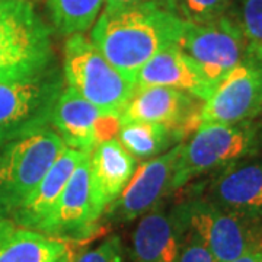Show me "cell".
Wrapping results in <instances>:
<instances>
[{"instance_id":"obj_1","label":"cell","mask_w":262,"mask_h":262,"mask_svg":"<svg viewBox=\"0 0 262 262\" xmlns=\"http://www.w3.org/2000/svg\"><path fill=\"white\" fill-rule=\"evenodd\" d=\"M185 20L170 0L103 8L91 31V41L103 57L134 83L137 72L160 50L178 42ZM136 86V84H134Z\"/></svg>"},{"instance_id":"obj_2","label":"cell","mask_w":262,"mask_h":262,"mask_svg":"<svg viewBox=\"0 0 262 262\" xmlns=\"http://www.w3.org/2000/svg\"><path fill=\"white\" fill-rule=\"evenodd\" d=\"M54 66L53 31L31 0H0V82H20Z\"/></svg>"},{"instance_id":"obj_3","label":"cell","mask_w":262,"mask_h":262,"mask_svg":"<svg viewBox=\"0 0 262 262\" xmlns=\"http://www.w3.org/2000/svg\"><path fill=\"white\" fill-rule=\"evenodd\" d=\"M170 210L182 232L195 236L217 262L262 249L261 223L229 213L192 189Z\"/></svg>"},{"instance_id":"obj_4","label":"cell","mask_w":262,"mask_h":262,"mask_svg":"<svg viewBox=\"0 0 262 262\" xmlns=\"http://www.w3.org/2000/svg\"><path fill=\"white\" fill-rule=\"evenodd\" d=\"M256 153V121L198 125L179 146L172 189L175 192L200 177Z\"/></svg>"},{"instance_id":"obj_5","label":"cell","mask_w":262,"mask_h":262,"mask_svg":"<svg viewBox=\"0 0 262 262\" xmlns=\"http://www.w3.org/2000/svg\"><path fill=\"white\" fill-rule=\"evenodd\" d=\"M64 149L50 127L0 146V219H12Z\"/></svg>"},{"instance_id":"obj_6","label":"cell","mask_w":262,"mask_h":262,"mask_svg":"<svg viewBox=\"0 0 262 262\" xmlns=\"http://www.w3.org/2000/svg\"><path fill=\"white\" fill-rule=\"evenodd\" d=\"M67 88L99 110L103 117H118L136 86L114 67L83 34L69 35L63 64Z\"/></svg>"},{"instance_id":"obj_7","label":"cell","mask_w":262,"mask_h":262,"mask_svg":"<svg viewBox=\"0 0 262 262\" xmlns=\"http://www.w3.org/2000/svg\"><path fill=\"white\" fill-rule=\"evenodd\" d=\"M63 86L56 66L29 80L0 82V146L50 127Z\"/></svg>"},{"instance_id":"obj_8","label":"cell","mask_w":262,"mask_h":262,"mask_svg":"<svg viewBox=\"0 0 262 262\" xmlns=\"http://www.w3.org/2000/svg\"><path fill=\"white\" fill-rule=\"evenodd\" d=\"M178 46L217 84L249 56V44L230 13L207 24H184Z\"/></svg>"},{"instance_id":"obj_9","label":"cell","mask_w":262,"mask_h":262,"mask_svg":"<svg viewBox=\"0 0 262 262\" xmlns=\"http://www.w3.org/2000/svg\"><path fill=\"white\" fill-rule=\"evenodd\" d=\"M262 115V61L249 53L215 84L203 102L198 125L241 124L256 121Z\"/></svg>"},{"instance_id":"obj_10","label":"cell","mask_w":262,"mask_h":262,"mask_svg":"<svg viewBox=\"0 0 262 262\" xmlns=\"http://www.w3.org/2000/svg\"><path fill=\"white\" fill-rule=\"evenodd\" d=\"M215 206L255 223L262 222V155H251L189 188Z\"/></svg>"},{"instance_id":"obj_11","label":"cell","mask_w":262,"mask_h":262,"mask_svg":"<svg viewBox=\"0 0 262 262\" xmlns=\"http://www.w3.org/2000/svg\"><path fill=\"white\" fill-rule=\"evenodd\" d=\"M181 143L163 155L144 160L124 188L120 196L105 210L102 217L111 223H128L163 204L173 192L172 179Z\"/></svg>"},{"instance_id":"obj_12","label":"cell","mask_w":262,"mask_h":262,"mask_svg":"<svg viewBox=\"0 0 262 262\" xmlns=\"http://www.w3.org/2000/svg\"><path fill=\"white\" fill-rule=\"evenodd\" d=\"M203 101L165 86L136 88L120 114V124L149 122L182 131L188 137L198 127Z\"/></svg>"},{"instance_id":"obj_13","label":"cell","mask_w":262,"mask_h":262,"mask_svg":"<svg viewBox=\"0 0 262 262\" xmlns=\"http://www.w3.org/2000/svg\"><path fill=\"white\" fill-rule=\"evenodd\" d=\"M96 226L98 219L94 214L91 198L89 155H86L35 232L69 242L91 236Z\"/></svg>"},{"instance_id":"obj_14","label":"cell","mask_w":262,"mask_h":262,"mask_svg":"<svg viewBox=\"0 0 262 262\" xmlns=\"http://www.w3.org/2000/svg\"><path fill=\"white\" fill-rule=\"evenodd\" d=\"M118 117H103L99 110L66 86L57 101L51 128L66 147L91 153L99 141L114 139L120 130Z\"/></svg>"},{"instance_id":"obj_15","label":"cell","mask_w":262,"mask_h":262,"mask_svg":"<svg viewBox=\"0 0 262 262\" xmlns=\"http://www.w3.org/2000/svg\"><path fill=\"white\" fill-rule=\"evenodd\" d=\"M137 165V159L117 139L99 141L89 153L91 198L98 222L127 187Z\"/></svg>"},{"instance_id":"obj_16","label":"cell","mask_w":262,"mask_h":262,"mask_svg":"<svg viewBox=\"0 0 262 262\" xmlns=\"http://www.w3.org/2000/svg\"><path fill=\"white\" fill-rule=\"evenodd\" d=\"M136 88L165 86L192 95L200 101H207L215 84L210 82L201 69L173 44L160 50L137 72Z\"/></svg>"},{"instance_id":"obj_17","label":"cell","mask_w":262,"mask_h":262,"mask_svg":"<svg viewBox=\"0 0 262 262\" xmlns=\"http://www.w3.org/2000/svg\"><path fill=\"white\" fill-rule=\"evenodd\" d=\"M184 232L162 204L141 215L131 236L133 262H179Z\"/></svg>"},{"instance_id":"obj_18","label":"cell","mask_w":262,"mask_h":262,"mask_svg":"<svg viewBox=\"0 0 262 262\" xmlns=\"http://www.w3.org/2000/svg\"><path fill=\"white\" fill-rule=\"evenodd\" d=\"M86 155L89 153L66 147L64 151L54 162V165L48 169L44 178L39 181L28 200L19 207L18 211L12 215L10 220L25 229L37 230L39 223L54 207L75 169Z\"/></svg>"},{"instance_id":"obj_19","label":"cell","mask_w":262,"mask_h":262,"mask_svg":"<svg viewBox=\"0 0 262 262\" xmlns=\"http://www.w3.org/2000/svg\"><path fill=\"white\" fill-rule=\"evenodd\" d=\"M70 249L66 241L0 219V262H51Z\"/></svg>"},{"instance_id":"obj_20","label":"cell","mask_w":262,"mask_h":262,"mask_svg":"<svg viewBox=\"0 0 262 262\" xmlns=\"http://www.w3.org/2000/svg\"><path fill=\"white\" fill-rule=\"evenodd\" d=\"M115 139L131 156L147 160L175 147L185 140L187 136L182 131L160 124L128 122L120 125Z\"/></svg>"},{"instance_id":"obj_21","label":"cell","mask_w":262,"mask_h":262,"mask_svg":"<svg viewBox=\"0 0 262 262\" xmlns=\"http://www.w3.org/2000/svg\"><path fill=\"white\" fill-rule=\"evenodd\" d=\"M103 5L105 0H46L53 25L67 37L92 28Z\"/></svg>"},{"instance_id":"obj_22","label":"cell","mask_w":262,"mask_h":262,"mask_svg":"<svg viewBox=\"0 0 262 262\" xmlns=\"http://www.w3.org/2000/svg\"><path fill=\"white\" fill-rule=\"evenodd\" d=\"M229 13L242 29L249 51L262 61V0H237Z\"/></svg>"},{"instance_id":"obj_23","label":"cell","mask_w":262,"mask_h":262,"mask_svg":"<svg viewBox=\"0 0 262 262\" xmlns=\"http://www.w3.org/2000/svg\"><path fill=\"white\" fill-rule=\"evenodd\" d=\"M173 10L191 24H207L229 13L233 0H170Z\"/></svg>"},{"instance_id":"obj_24","label":"cell","mask_w":262,"mask_h":262,"mask_svg":"<svg viewBox=\"0 0 262 262\" xmlns=\"http://www.w3.org/2000/svg\"><path fill=\"white\" fill-rule=\"evenodd\" d=\"M72 262H125V248L118 234H111L95 248L75 256Z\"/></svg>"},{"instance_id":"obj_25","label":"cell","mask_w":262,"mask_h":262,"mask_svg":"<svg viewBox=\"0 0 262 262\" xmlns=\"http://www.w3.org/2000/svg\"><path fill=\"white\" fill-rule=\"evenodd\" d=\"M179 262H217L211 252L201 244L195 236L184 232Z\"/></svg>"},{"instance_id":"obj_26","label":"cell","mask_w":262,"mask_h":262,"mask_svg":"<svg viewBox=\"0 0 262 262\" xmlns=\"http://www.w3.org/2000/svg\"><path fill=\"white\" fill-rule=\"evenodd\" d=\"M149 2H166V0H105L103 8H106V9H115V8L131 6V5H140V3H149Z\"/></svg>"},{"instance_id":"obj_27","label":"cell","mask_w":262,"mask_h":262,"mask_svg":"<svg viewBox=\"0 0 262 262\" xmlns=\"http://www.w3.org/2000/svg\"><path fill=\"white\" fill-rule=\"evenodd\" d=\"M230 262H262V249L245 253V255H242V256H239V258H236V259Z\"/></svg>"},{"instance_id":"obj_28","label":"cell","mask_w":262,"mask_h":262,"mask_svg":"<svg viewBox=\"0 0 262 262\" xmlns=\"http://www.w3.org/2000/svg\"><path fill=\"white\" fill-rule=\"evenodd\" d=\"M256 143H258V151L262 155V115L259 121H256Z\"/></svg>"},{"instance_id":"obj_29","label":"cell","mask_w":262,"mask_h":262,"mask_svg":"<svg viewBox=\"0 0 262 262\" xmlns=\"http://www.w3.org/2000/svg\"><path fill=\"white\" fill-rule=\"evenodd\" d=\"M73 258H75V255H73V251L70 249L69 252H66L64 255H61V256H58L57 259L51 262H72L73 261Z\"/></svg>"},{"instance_id":"obj_30","label":"cell","mask_w":262,"mask_h":262,"mask_svg":"<svg viewBox=\"0 0 262 262\" xmlns=\"http://www.w3.org/2000/svg\"><path fill=\"white\" fill-rule=\"evenodd\" d=\"M261 230H262V222H261Z\"/></svg>"}]
</instances>
